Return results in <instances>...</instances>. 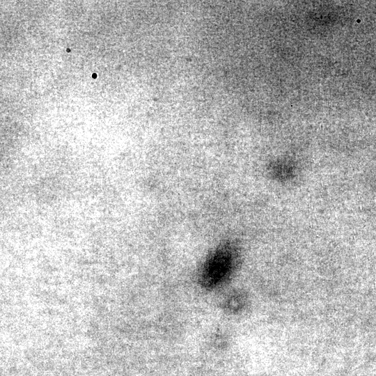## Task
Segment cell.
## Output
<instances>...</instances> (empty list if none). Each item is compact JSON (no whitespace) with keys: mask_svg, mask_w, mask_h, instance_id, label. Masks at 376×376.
Instances as JSON below:
<instances>
[{"mask_svg":"<svg viewBox=\"0 0 376 376\" xmlns=\"http://www.w3.org/2000/svg\"><path fill=\"white\" fill-rule=\"evenodd\" d=\"M237 249L230 241L221 242L207 256L198 275L200 285L206 290L217 288L225 283L237 263Z\"/></svg>","mask_w":376,"mask_h":376,"instance_id":"6da1fadb","label":"cell"}]
</instances>
